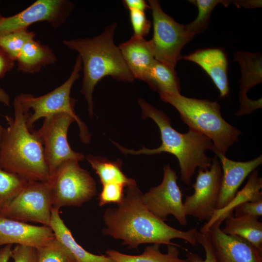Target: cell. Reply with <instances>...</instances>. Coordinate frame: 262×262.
<instances>
[{"label": "cell", "mask_w": 262, "mask_h": 262, "mask_svg": "<svg viewBox=\"0 0 262 262\" xmlns=\"http://www.w3.org/2000/svg\"><path fill=\"white\" fill-rule=\"evenodd\" d=\"M126 193L117 207L108 208L104 211V235L120 239L123 241L122 245L137 250L139 245L145 244L179 247V244L171 242L176 238L182 239L193 246H197V229L179 230L155 216L144 205L142 199L143 193L136 182L128 186Z\"/></svg>", "instance_id": "1"}, {"label": "cell", "mask_w": 262, "mask_h": 262, "mask_svg": "<svg viewBox=\"0 0 262 262\" xmlns=\"http://www.w3.org/2000/svg\"><path fill=\"white\" fill-rule=\"evenodd\" d=\"M14 116H5L0 147V166L27 181H47L50 178L43 146L27 125L29 110L17 95L13 103Z\"/></svg>", "instance_id": "2"}, {"label": "cell", "mask_w": 262, "mask_h": 262, "mask_svg": "<svg viewBox=\"0 0 262 262\" xmlns=\"http://www.w3.org/2000/svg\"><path fill=\"white\" fill-rule=\"evenodd\" d=\"M142 117L151 118L157 125L161 133V145L154 149L143 147L139 150L126 148L117 143L115 145L124 154L148 155L167 152L178 159L180 169L181 180L189 185L197 168L209 169L212 158L206 155V151L214 150L212 141L204 135L189 129L185 133H181L171 126L170 119L162 111L153 107L145 100L138 99Z\"/></svg>", "instance_id": "3"}, {"label": "cell", "mask_w": 262, "mask_h": 262, "mask_svg": "<svg viewBox=\"0 0 262 262\" xmlns=\"http://www.w3.org/2000/svg\"><path fill=\"white\" fill-rule=\"evenodd\" d=\"M116 23L107 26L104 31L92 38L64 40V44L76 51L83 66L81 90L87 102L89 115H94L93 93L103 77L110 76L119 82H132L135 79L118 46L114 41Z\"/></svg>", "instance_id": "4"}, {"label": "cell", "mask_w": 262, "mask_h": 262, "mask_svg": "<svg viewBox=\"0 0 262 262\" xmlns=\"http://www.w3.org/2000/svg\"><path fill=\"white\" fill-rule=\"evenodd\" d=\"M160 97L177 109L189 129L212 141L213 151L225 155L229 148L238 142L241 131L223 118L217 102L188 98L180 93L163 94Z\"/></svg>", "instance_id": "5"}, {"label": "cell", "mask_w": 262, "mask_h": 262, "mask_svg": "<svg viewBox=\"0 0 262 262\" xmlns=\"http://www.w3.org/2000/svg\"><path fill=\"white\" fill-rule=\"evenodd\" d=\"M82 62L79 55L77 57L73 70L69 78L62 85L44 95L35 97L31 94L22 93L19 95L20 99L30 113L27 125L33 129V124L41 118L60 113L70 115L77 123L80 130V138L82 143H90L91 135L85 124L76 115L74 108L75 100L70 97V92L74 82L80 77Z\"/></svg>", "instance_id": "6"}, {"label": "cell", "mask_w": 262, "mask_h": 262, "mask_svg": "<svg viewBox=\"0 0 262 262\" xmlns=\"http://www.w3.org/2000/svg\"><path fill=\"white\" fill-rule=\"evenodd\" d=\"M49 181L52 208L81 206L97 194L94 179L76 160L62 163L50 176Z\"/></svg>", "instance_id": "7"}, {"label": "cell", "mask_w": 262, "mask_h": 262, "mask_svg": "<svg viewBox=\"0 0 262 262\" xmlns=\"http://www.w3.org/2000/svg\"><path fill=\"white\" fill-rule=\"evenodd\" d=\"M152 11L153 33L150 42L155 60L176 66L183 47L194 37L186 28L167 15L159 1L148 0Z\"/></svg>", "instance_id": "8"}, {"label": "cell", "mask_w": 262, "mask_h": 262, "mask_svg": "<svg viewBox=\"0 0 262 262\" xmlns=\"http://www.w3.org/2000/svg\"><path fill=\"white\" fill-rule=\"evenodd\" d=\"M52 208L49 180L47 181H30L2 211L0 216L49 227Z\"/></svg>", "instance_id": "9"}, {"label": "cell", "mask_w": 262, "mask_h": 262, "mask_svg": "<svg viewBox=\"0 0 262 262\" xmlns=\"http://www.w3.org/2000/svg\"><path fill=\"white\" fill-rule=\"evenodd\" d=\"M44 118L41 127L33 131L43 146L51 176L64 162L70 160L81 161L85 156L73 150L67 140L68 128L75 122L72 116L60 113Z\"/></svg>", "instance_id": "10"}, {"label": "cell", "mask_w": 262, "mask_h": 262, "mask_svg": "<svg viewBox=\"0 0 262 262\" xmlns=\"http://www.w3.org/2000/svg\"><path fill=\"white\" fill-rule=\"evenodd\" d=\"M222 170L216 156L212 158L209 169H198L192 186L194 193L186 196L183 202L185 213L199 221H209L216 211L220 192Z\"/></svg>", "instance_id": "11"}, {"label": "cell", "mask_w": 262, "mask_h": 262, "mask_svg": "<svg viewBox=\"0 0 262 262\" xmlns=\"http://www.w3.org/2000/svg\"><path fill=\"white\" fill-rule=\"evenodd\" d=\"M178 176L169 164L164 167L162 182L142 195V201L147 209L157 218L165 221L167 216H174L183 226L188 224L182 193L177 184Z\"/></svg>", "instance_id": "12"}, {"label": "cell", "mask_w": 262, "mask_h": 262, "mask_svg": "<svg viewBox=\"0 0 262 262\" xmlns=\"http://www.w3.org/2000/svg\"><path fill=\"white\" fill-rule=\"evenodd\" d=\"M73 8L71 1L66 0H37L25 9L13 16L0 14V35L27 29L32 24L49 22L54 28L63 25Z\"/></svg>", "instance_id": "13"}, {"label": "cell", "mask_w": 262, "mask_h": 262, "mask_svg": "<svg viewBox=\"0 0 262 262\" xmlns=\"http://www.w3.org/2000/svg\"><path fill=\"white\" fill-rule=\"evenodd\" d=\"M221 224L215 221L206 231L217 262H262V250L241 237L224 233Z\"/></svg>", "instance_id": "14"}, {"label": "cell", "mask_w": 262, "mask_h": 262, "mask_svg": "<svg viewBox=\"0 0 262 262\" xmlns=\"http://www.w3.org/2000/svg\"><path fill=\"white\" fill-rule=\"evenodd\" d=\"M233 60L238 63L241 71L239 81L240 106L235 113V116H240L262 108V98L250 99L247 97V92L262 82V57L260 53L240 50L235 53Z\"/></svg>", "instance_id": "15"}, {"label": "cell", "mask_w": 262, "mask_h": 262, "mask_svg": "<svg viewBox=\"0 0 262 262\" xmlns=\"http://www.w3.org/2000/svg\"><path fill=\"white\" fill-rule=\"evenodd\" d=\"M55 239L49 226H35L0 216V246L16 244L37 248Z\"/></svg>", "instance_id": "16"}, {"label": "cell", "mask_w": 262, "mask_h": 262, "mask_svg": "<svg viewBox=\"0 0 262 262\" xmlns=\"http://www.w3.org/2000/svg\"><path fill=\"white\" fill-rule=\"evenodd\" d=\"M213 152L220 160L222 170L217 212L225 209L232 202L245 179L262 164V155L250 161L239 162L228 159L216 151Z\"/></svg>", "instance_id": "17"}, {"label": "cell", "mask_w": 262, "mask_h": 262, "mask_svg": "<svg viewBox=\"0 0 262 262\" xmlns=\"http://www.w3.org/2000/svg\"><path fill=\"white\" fill-rule=\"evenodd\" d=\"M191 61L199 66L208 74L220 93V98L228 96L229 88L228 78L227 55L221 48L199 49L180 60Z\"/></svg>", "instance_id": "18"}, {"label": "cell", "mask_w": 262, "mask_h": 262, "mask_svg": "<svg viewBox=\"0 0 262 262\" xmlns=\"http://www.w3.org/2000/svg\"><path fill=\"white\" fill-rule=\"evenodd\" d=\"M118 47L134 79L144 81L155 61L150 40L133 35Z\"/></svg>", "instance_id": "19"}, {"label": "cell", "mask_w": 262, "mask_h": 262, "mask_svg": "<svg viewBox=\"0 0 262 262\" xmlns=\"http://www.w3.org/2000/svg\"><path fill=\"white\" fill-rule=\"evenodd\" d=\"M49 227L55 238L66 248L75 262H114L107 256L92 254L78 244L61 218L59 209L52 208Z\"/></svg>", "instance_id": "20"}, {"label": "cell", "mask_w": 262, "mask_h": 262, "mask_svg": "<svg viewBox=\"0 0 262 262\" xmlns=\"http://www.w3.org/2000/svg\"><path fill=\"white\" fill-rule=\"evenodd\" d=\"M57 60L49 46L33 39L24 45L16 61L19 71L33 74L38 72L43 67L54 64Z\"/></svg>", "instance_id": "21"}, {"label": "cell", "mask_w": 262, "mask_h": 262, "mask_svg": "<svg viewBox=\"0 0 262 262\" xmlns=\"http://www.w3.org/2000/svg\"><path fill=\"white\" fill-rule=\"evenodd\" d=\"M175 68L155 59L144 81L159 95L180 93V80Z\"/></svg>", "instance_id": "22"}, {"label": "cell", "mask_w": 262, "mask_h": 262, "mask_svg": "<svg viewBox=\"0 0 262 262\" xmlns=\"http://www.w3.org/2000/svg\"><path fill=\"white\" fill-rule=\"evenodd\" d=\"M225 234L241 237L262 251V223L251 216L235 217L233 214L225 219Z\"/></svg>", "instance_id": "23"}, {"label": "cell", "mask_w": 262, "mask_h": 262, "mask_svg": "<svg viewBox=\"0 0 262 262\" xmlns=\"http://www.w3.org/2000/svg\"><path fill=\"white\" fill-rule=\"evenodd\" d=\"M160 245L153 244L147 246L143 253L138 255L126 254L113 249L107 250L106 254L114 262H186V259L179 257L178 246L167 245V252L164 254L160 251Z\"/></svg>", "instance_id": "24"}, {"label": "cell", "mask_w": 262, "mask_h": 262, "mask_svg": "<svg viewBox=\"0 0 262 262\" xmlns=\"http://www.w3.org/2000/svg\"><path fill=\"white\" fill-rule=\"evenodd\" d=\"M85 159L98 175L102 185L109 183H121L126 187L136 182L132 179L128 178L121 170L122 161H109L106 158L88 155Z\"/></svg>", "instance_id": "25"}, {"label": "cell", "mask_w": 262, "mask_h": 262, "mask_svg": "<svg viewBox=\"0 0 262 262\" xmlns=\"http://www.w3.org/2000/svg\"><path fill=\"white\" fill-rule=\"evenodd\" d=\"M28 181L0 166V213L19 194Z\"/></svg>", "instance_id": "26"}, {"label": "cell", "mask_w": 262, "mask_h": 262, "mask_svg": "<svg viewBox=\"0 0 262 262\" xmlns=\"http://www.w3.org/2000/svg\"><path fill=\"white\" fill-rule=\"evenodd\" d=\"M189 1L198 9V15L192 22L185 25L187 30L194 35L202 33L207 28L212 10L218 4L225 6L234 4L235 0H193Z\"/></svg>", "instance_id": "27"}, {"label": "cell", "mask_w": 262, "mask_h": 262, "mask_svg": "<svg viewBox=\"0 0 262 262\" xmlns=\"http://www.w3.org/2000/svg\"><path fill=\"white\" fill-rule=\"evenodd\" d=\"M35 33L27 29L18 30L0 35V48L16 61L24 45L34 39Z\"/></svg>", "instance_id": "28"}, {"label": "cell", "mask_w": 262, "mask_h": 262, "mask_svg": "<svg viewBox=\"0 0 262 262\" xmlns=\"http://www.w3.org/2000/svg\"><path fill=\"white\" fill-rule=\"evenodd\" d=\"M36 250L37 262H75L66 248L56 238Z\"/></svg>", "instance_id": "29"}, {"label": "cell", "mask_w": 262, "mask_h": 262, "mask_svg": "<svg viewBox=\"0 0 262 262\" xmlns=\"http://www.w3.org/2000/svg\"><path fill=\"white\" fill-rule=\"evenodd\" d=\"M125 185L118 183H109L102 185V188L98 199V205L103 206L110 203L119 204L123 200L125 195Z\"/></svg>", "instance_id": "30"}, {"label": "cell", "mask_w": 262, "mask_h": 262, "mask_svg": "<svg viewBox=\"0 0 262 262\" xmlns=\"http://www.w3.org/2000/svg\"><path fill=\"white\" fill-rule=\"evenodd\" d=\"M197 242L202 246L204 250L205 259H203L197 253L188 252L186 254V262H217L212 251L208 232H201L198 231Z\"/></svg>", "instance_id": "31"}, {"label": "cell", "mask_w": 262, "mask_h": 262, "mask_svg": "<svg viewBox=\"0 0 262 262\" xmlns=\"http://www.w3.org/2000/svg\"><path fill=\"white\" fill-rule=\"evenodd\" d=\"M130 17L133 31V35L144 38L148 33L151 27V22L147 18L145 12L130 10Z\"/></svg>", "instance_id": "32"}, {"label": "cell", "mask_w": 262, "mask_h": 262, "mask_svg": "<svg viewBox=\"0 0 262 262\" xmlns=\"http://www.w3.org/2000/svg\"><path fill=\"white\" fill-rule=\"evenodd\" d=\"M234 216H251L258 218L262 216V200L257 202L245 201L234 208Z\"/></svg>", "instance_id": "33"}, {"label": "cell", "mask_w": 262, "mask_h": 262, "mask_svg": "<svg viewBox=\"0 0 262 262\" xmlns=\"http://www.w3.org/2000/svg\"><path fill=\"white\" fill-rule=\"evenodd\" d=\"M14 262H37L36 248L31 246L16 245L11 255Z\"/></svg>", "instance_id": "34"}, {"label": "cell", "mask_w": 262, "mask_h": 262, "mask_svg": "<svg viewBox=\"0 0 262 262\" xmlns=\"http://www.w3.org/2000/svg\"><path fill=\"white\" fill-rule=\"evenodd\" d=\"M15 62V61L0 48V79L13 67Z\"/></svg>", "instance_id": "35"}, {"label": "cell", "mask_w": 262, "mask_h": 262, "mask_svg": "<svg viewBox=\"0 0 262 262\" xmlns=\"http://www.w3.org/2000/svg\"><path fill=\"white\" fill-rule=\"evenodd\" d=\"M122 1L124 6L129 11L137 10L145 12V10L150 9L149 4L144 0H124Z\"/></svg>", "instance_id": "36"}, {"label": "cell", "mask_w": 262, "mask_h": 262, "mask_svg": "<svg viewBox=\"0 0 262 262\" xmlns=\"http://www.w3.org/2000/svg\"><path fill=\"white\" fill-rule=\"evenodd\" d=\"M12 245H8L0 249V262H8L11 258Z\"/></svg>", "instance_id": "37"}, {"label": "cell", "mask_w": 262, "mask_h": 262, "mask_svg": "<svg viewBox=\"0 0 262 262\" xmlns=\"http://www.w3.org/2000/svg\"><path fill=\"white\" fill-rule=\"evenodd\" d=\"M10 98L9 96L6 92L0 87V102L5 105L9 106L10 104Z\"/></svg>", "instance_id": "38"}, {"label": "cell", "mask_w": 262, "mask_h": 262, "mask_svg": "<svg viewBox=\"0 0 262 262\" xmlns=\"http://www.w3.org/2000/svg\"><path fill=\"white\" fill-rule=\"evenodd\" d=\"M4 128L0 125V147Z\"/></svg>", "instance_id": "39"}]
</instances>
